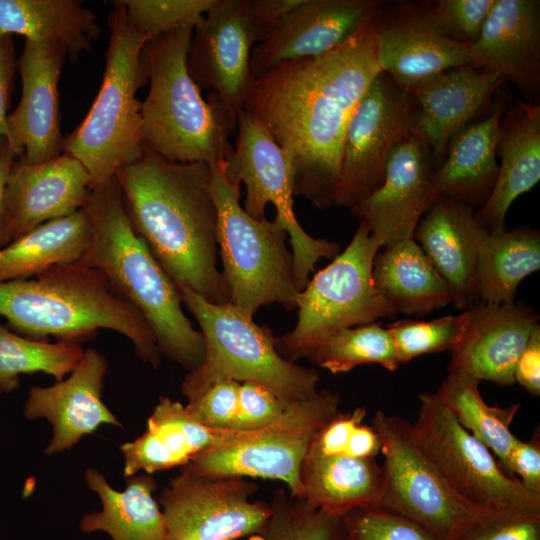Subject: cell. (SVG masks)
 <instances>
[{
    "instance_id": "obj_1",
    "label": "cell",
    "mask_w": 540,
    "mask_h": 540,
    "mask_svg": "<svg viewBox=\"0 0 540 540\" xmlns=\"http://www.w3.org/2000/svg\"><path fill=\"white\" fill-rule=\"evenodd\" d=\"M377 13L338 48L282 62L257 77L243 103L242 110L288 155L293 196L321 209L334 205L349 122L382 73L374 41Z\"/></svg>"
},
{
    "instance_id": "obj_2",
    "label": "cell",
    "mask_w": 540,
    "mask_h": 540,
    "mask_svg": "<svg viewBox=\"0 0 540 540\" xmlns=\"http://www.w3.org/2000/svg\"><path fill=\"white\" fill-rule=\"evenodd\" d=\"M116 178L133 230L175 284L227 303L210 164L174 162L145 148Z\"/></svg>"
},
{
    "instance_id": "obj_3",
    "label": "cell",
    "mask_w": 540,
    "mask_h": 540,
    "mask_svg": "<svg viewBox=\"0 0 540 540\" xmlns=\"http://www.w3.org/2000/svg\"><path fill=\"white\" fill-rule=\"evenodd\" d=\"M83 208L93 236L80 263L100 270L143 316L161 355L189 372L198 368L205 356L203 335L184 313L177 285L133 230L116 176L90 190Z\"/></svg>"
},
{
    "instance_id": "obj_4",
    "label": "cell",
    "mask_w": 540,
    "mask_h": 540,
    "mask_svg": "<svg viewBox=\"0 0 540 540\" xmlns=\"http://www.w3.org/2000/svg\"><path fill=\"white\" fill-rule=\"evenodd\" d=\"M0 316L26 338L81 342L98 330L115 331L137 356L157 367L161 354L143 316L98 269L80 262L55 266L33 278L0 281Z\"/></svg>"
},
{
    "instance_id": "obj_5",
    "label": "cell",
    "mask_w": 540,
    "mask_h": 540,
    "mask_svg": "<svg viewBox=\"0 0 540 540\" xmlns=\"http://www.w3.org/2000/svg\"><path fill=\"white\" fill-rule=\"evenodd\" d=\"M193 29L146 41L141 52L149 92L141 102L144 147L174 162L224 160L237 119L209 92L208 101L191 78L187 54Z\"/></svg>"
},
{
    "instance_id": "obj_6",
    "label": "cell",
    "mask_w": 540,
    "mask_h": 540,
    "mask_svg": "<svg viewBox=\"0 0 540 540\" xmlns=\"http://www.w3.org/2000/svg\"><path fill=\"white\" fill-rule=\"evenodd\" d=\"M113 4L99 92L80 125L64 138L63 146V153L87 170L90 190L107 185L119 169L139 160L145 151L136 92L148 82L141 52L149 37L129 24L122 4Z\"/></svg>"
},
{
    "instance_id": "obj_7",
    "label": "cell",
    "mask_w": 540,
    "mask_h": 540,
    "mask_svg": "<svg viewBox=\"0 0 540 540\" xmlns=\"http://www.w3.org/2000/svg\"><path fill=\"white\" fill-rule=\"evenodd\" d=\"M177 287L205 342L202 364L188 372L181 384L188 401L224 380L262 384L286 402L318 393L317 370L282 357L276 349V336L267 326L256 324L229 302L215 304L186 286Z\"/></svg>"
},
{
    "instance_id": "obj_8",
    "label": "cell",
    "mask_w": 540,
    "mask_h": 540,
    "mask_svg": "<svg viewBox=\"0 0 540 540\" xmlns=\"http://www.w3.org/2000/svg\"><path fill=\"white\" fill-rule=\"evenodd\" d=\"M210 166L218 256L228 302L251 317L272 303L296 309L300 291L294 282L287 231L276 219L250 216L240 204L241 185L226 179L222 161Z\"/></svg>"
},
{
    "instance_id": "obj_9",
    "label": "cell",
    "mask_w": 540,
    "mask_h": 540,
    "mask_svg": "<svg viewBox=\"0 0 540 540\" xmlns=\"http://www.w3.org/2000/svg\"><path fill=\"white\" fill-rule=\"evenodd\" d=\"M379 245L360 221L345 248L298 293L295 327L276 337V349L295 362L335 333L397 313L376 289L372 269Z\"/></svg>"
},
{
    "instance_id": "obj_10",
    "label": "cell",
    "mask_w": 540,
    "mask_h": 540,
    "mask_svg": "<svg viewBox=\"0 0 540 540\" xmlns=\"http://www.w3.org/2000/svg\"><path fill=\"white\" fill-rule=\"evenodd\" d=\"M419 399L413 436L464 503L481 514L540 512V495L508 475L435 393Z\"/></svg>"
},
{
    "instance_id": "obj_11",
    "label": "cell",
    "mask_w": 540,
    "mask_h": 540,
    "mask_svg": "<svg viewBox=\"0 0 540 540\" xmlns=\"http://www.w3.org/2000/svg\"><path fill=\"white\" fill-rule=\"evenodd\" d=\"M371 426L383 455L380 508L417 523L438 540H458L482 514L453 492L414 438L411 423L378 410Z\"/></svg>"
},
{
    "instance_id": "obj_12",
    "label": "cell",
    "mask_w": 540,
    "mask_h": 540,
    "mask_svg": "<svg viewBox=\"0 0 540 540\" xmlns=\"http://www.w3.org/2000/svg\"><path fill=\"white\" fill-rule=\"evenodd\" d=\"M236 128L235 146L222 160L225 177L231 183L245 185L243 208L253 218H264L267 204L275 207V219L289 236L294 282L301 291L317 262L334 259L340 246L313 238L299 224L293 210L291 161L268 130L243 110L237 116Z\"/></svg>"
},
{
    "instance_id": "obj_13",
    "label": "cell",
    "mask_w": 540,
    "mask_h": 540,
    "mask_svg": "<svg viewBox=\"0 0 540 540\" xmlns=\"http://www.w3.org/2000/svg\"><path fill=\"white\" fill-rule=\"evenodd\" d=\"M340 396L318 391L292 402L281 418L262 434L200 454L181 471L200 476H232L283 482L292 497L302 498L300 471L314 435L340 410Z\"/></svg>"
},
{
    "instance_id": "obj_14",
    "label": "cell",
    "mask_w": 540,
    "mask_h": 540,
    "mask_svg": "<svg viewBox=\"0 0 540 540\" xmlns=\"http://www.w3.org/2000/svg\"><path fill=\"white\" fill-rule=\"evenodd\" d=\"M258 491L251 479L181 471L159 497L165 540H241L263 534L272 506L252 500Z\"/></svg>"
},
{
    "instance_id": "obj_15",
    "label": "cell",
    "mask_w": 540,
    "mask_h": 540,
    "mask_svg": "<svg viewBox=\"0 0 540 540\" xmlns=\"http://www.w3.org/2000/svg\"><path fill=\"white\" fill-rule=\"evenodd\" d=\"M417 116L412 96L380 73L349 122L334 205L351 210L381 186L390 152L414 132Z\"/></svg>"
},
{
    "instance_id": "obj_16",
    "label": "cell",
    "mask_w": 540,
    "mask_h": 540,
    "mask_svg": "<svg viewBox=\"0 0 540 540\" xmlns=\"http://www.w3.org/2000/svg\"><path fill=\"white\" fill-rule=\"evenodd\" d=\"M248 0H216L193 29L187 68L200 90L214 93L237 119L254 82L250 70L256 43L248 16Z\"/></svg>"
},
{
    "instance_id": "obj_17",
    "label": "cell",
    "mask_w": 540,
    "mask_h": 540,
    "mask_svg": "<svg viewBox=\"0 0 540 540\" xmlns=\"http://www.w3.org/2000/svg\"><path fill=\"white\" fill-rule=\"evenodd\" d=\"M435 171L427 144L415 132L394 146L381 186L350 210L368 225L380 249L413 238L418 222L438 196Z\"/></svg>"
},
{
    "instance_id": "obj_18",
    "label": "cell",
    "mask_w": 540,
    "mask_h": 540,
    "mask_svg": "<svg viewBox=\"0 0 540 540\" xmlns=\"http://www.w3.org/2000/svg\"><path fill=\"white\" fill-rule=\"evenodd\" d=\"M383 3L379 0H302L252 49L253 78L282 62L318 57L338 48L368 23Z\"/></svg>"
},
{
    "instance_id": "obj_19",
    "label": "cell",
    "mask_w": 540,
    "mask_h": 540,
    "mask_svg": "<svg viewBox=\"0 0 540 540\" xmlns=\"http://www.w3.org/2000/svg\"><path fill=\"white\" fill-rule=\"evenodd\" d=\"M66 57L58 44L25 39L17 63L22 94L7 124L10 145L27 163L40 164L63 154L58 81Z\"/></svg>"
},
{
    "instance_id": "obj_20",
    "label": "cell",
    "mask_w": 540,
    "mask_h": 540,
    "mask_svg": "<svg viewBox=\"0 0 540 540\" xmlns=\"http://www.w3.org/2000/svg\"><path fill=\"white\" fill-rule=\"evenodd\" d=\"M89 192L87 170L66 153L40 164L15 160L5 188L0 248L42 223L82 209Z\"/></svg>"
},
{
    "instance_id": "obj_21",
    "label": "cell",
    "mask_w": 540,
    "mask_h": 540,
    "mask_svg": "<svg viewBox=\"0 0 540 540\" xmlns=\"http://www.w3.org/2000/svg\"><path fill=\"white\" fill-rule=\"evenodd\" d=\"M380 9L374 33L377 61L402 90L449 69L477 67L471 46L441 35L421 3L396 7L385 15Z\"/></svg>"
},
{
    "instance_id": "obj_22",
    "label": "cell",
    "mask_w": 540,
    "mask_h": 540,
    "mask_svg": "<svg viewBox=\"0 0 540 540\" xmlns=\"http://www.w3.org/2000/svg\"><path fill=\"white\" fill-rule=\"evenodd\" d=\"M468 322L459 343L450 351L448 372L468 375L501 386L515 383L514 368L538 314L523 304L476 301L467 308Z\"/></svg>"
},
{
    "instance_id": "obj_23",
    "label": "cell",
    "mask_w": 540,
    "mask_h": 540,
    "mask_svg": "<svg viewBox=\"0 0 540 540\" xmlns=\"http://www.w3.org/2000/svg\"><path fill=\"white\" fill-rule=\"evenodd\" d=\"M107 369L105 357L88 348L67 379L29 390L24 404L25 417L45 418L53 429L45 454L71 449L84 435L93 433L103 424L122 427L102 400Z\"/></svg>"
},
{
    "instance_id": "obj_24",
    "label": "cell",
    "mask_w": 540,
    "mask_h": 540,
    "mask_svg": "<svg viewBox=\"0 0 540 540\" xmlns=\"http://www.w3.org/2000/svg\"><path fill=\"white\" fill-rule=\"evenodd\" d=\"M503 82L497 74L485 69L463 66L404 89L418 106L414 132L427 144L436 170L453 136L488 105Z\"/></svg>"
},
{
    "instance_id": "obj_25",
    "label": "cell",
    "mask_w": 540,
    "mask_h": 540,
    "mask_svg": "<svg viewBox=\"0 0 540 540\" xmlns=\"http://www.w3.org/2000/svg\"><path fill=\"white\" fill-rule=\"evenodd\" d=\"M255 431L218 430L194 420L180 402L162 396L145 431L120 446L125 478L182 467L196 456L257 437Z\"/></svg>"
},
{
    "instance_id": "obj_26",
    "label": "cell",
    "mask_w": 540,
    "mask_h": 540,
    "mask_svg": "<svg viewBox=\"0 0 540 540\" xmlns=\"http://www.w3.org/2000/svg\"><path fill=\"white\" fill-rule=\"evenodd\" d=\"M488 234L472 207L441 195L416 226L413 239L448 284L458 309L478 300L477 264Z\"/></svg>"
},
{
    "instance_id": "obj_27",
    "label": "cell",
    "mask_w": 540,
    "mask_h": 540,
    "mask_svg": "<svg viewBox=\"0 0 540 540\" xmlns=\"http://www.w3.org/2000/svg\"><path fill=\"white\" fill-rule=\"evenodd\" d=\"M471 51L477 67L513 82L534 104L540 87V2L495 0Z\"/></svg>"
},
{
    "instance_id": "obj_28",
    "label": "cell",
    "mask_w": 540,
    "mask_h": 540,
    "mask_svg": "<svg viewBox=\"0 0 540 540\" xmlns=\"http://www.w3.org/2000/svg\"><path fill=\"white\" fill-rule=\"evenodd\" d=\"M500 156L493 190L477 219L489 230L505 229L509 207L540 180V106L516 101V106L500 122L497 142Z\"/></svg>"
},
{
    "instance_id": "obj_29",
    "label": "cell",
    "mask_w": 540,
    "mask_h": 540,
    "mask_svg": "<svg viewBox=\"0 0 540 540\" xmlns=\"http://www.w3.org/2000/svg\"><path fill=\"white\" fill-rule=\"evenodd\" d=\"M502 100L485 119L468 124L450 140L441 165L434 173L437 195L472 208L483 206L495 185L499 164L496 161Z\"/></svg>"
},
{
    "instance_id": "obj_30",
    "label": "cell",
    "mask_w": 540,
    "mask_h": 540,
    "mask_svg": "<svg viewBox=\"0 0 540 540\" xmlns=\"http://www.w3.org/2000/svg\"><path fill=\"white\" fill-rule=\"evenodd\" d=\"M300 480L301 499L335 518L381 506L384 478L376 459L306 454Z\"/></svg>"
},
{
    "instance_id": "obj_31",
    "label": "cell",
    "mask_w": 540,
    "mask_h": 540,
    "mask_svg": "<svg viewBox=\"0 0 540 540\" xmlns=\"http://www.w3.org/2000/svg\"><path fill=\"white\" fill-rule=\"evenodd\" d=\"M88 487L102 503L99 512L85 514L79 524L84 533L103 531L113 540H165L166 525L153 493L157 483L151 474L138 473L126 478V489L117 491L96 469L85 473Z\"/></svg>"
},
{
    "instance_id": "obj_32",
    "label": "cell",
    "mask_w": 540,
    "mask_h": 540,
    "mask_svg": "<svg viewBox=\"0 0 540 540\" xmlns=\"http://www.w3.org/2000/svg\"><path fill=\"white\" fill-rule=\"evenodd\" d=\"M380 250L373 282L396 313L422 316L452 303L448 284L413 238Z\"/></svg>"
},
{
    "instance_id": "obj_33",
    "label": "cell",
    "mask_w": 540,
    "mask_h": 540,
    "mask_svg": "<svg viewBox=\"0 0 540 540\" xmlns=\"http://www.w3.org/2000/svg\"><path fill=\"white\" fill-rule=\"evenodd\" d=\"M92 236L84 208L42 223L0 248V281L30 279L55 266L80 262Z\"/></svg>"
},
{
    "instance_id": "obj_34",
    "label": "cell",
    "mask_w": 540,
    "mask_h": 540,
    "mask_svg": "<svg viewBox=\"0 0 540 540\" xmlns=\"http://www.w3.org/2000/svg\"><path fill=\"white\" fill-rule=\"evenodd\" d=\"M0 32L62 46L76 61L100 35L93 11L76 0H0Z\"/></svg>"
},
{
    "instance_id": "obj_35",
    "label": "cell",
    "mask_w": 540,
    "mask_h": 540,
    "mask_svg": "<svg viewBox=\"0 0 540 540\" xmlns=\"http://www.w3.org/2000/svg\"><path fill=\"white\" fill-rule=\"evenodd\" d=\"M539 268L538 230L519 227L489 232L477 264L478 300L493 304L513 303L520 282Z\"/></svg>"
},
{
    "instance_id": "obj_36",
    "label": "cell",
    "mask_w": 540,
    "mask_h": 540,
    "mask_svg": "<svg viewBox=\"0 0 540 540\" xmlns=\"http://www.w3.org/2000/svg\"><path fill=\"white\" fill-rule=\"evenodd\" d=\"M479 383L468 375L448 372L435 394L458 422L497 457L509 475V456L517 439L510 426L520 405H488L480 394Z\"/></svg>"
},
{
    "instance_id": "obj_37",
    "label": "cell",
    "mask_w": 540,
    "mask_h": 540,
    "mask_svg": "<svg viewBox=\"0 0 540 540\" xmlns=\"http://www.w3.org/2000/svg\"><path fill=\"white\" fill-rule=\"evenodd\" d=\"M84 352L80 343L33 340L0 324V393L17 389L23 374L43 372L60 382L77 367Z\"/></svg>"
},
{
    "instance_id": "obj_38",
    "label": "cell",
    "mask_w": 540,
    "mask_h": 540,
    "mask_svg": "<svg viewBox=\"0 0 540 540\" xmlns=\"http://www.w3.org/2000/svg\"><path fill=\"white\" fill-rule=\"evenodd\" d=\"M306 358L332 374L345 373L364 364H378L389 371L400 365L390 333L375 322L335 333Z\"/></svg>"
},
{
    "instance_id": "obj_39",
    "label": "cell",
    "mask_w": 540,
    "mask_h": 540,
    "mask_svg": "<svg viewBox=\"0 0 540 540\" xmlns=\"http://www.w3.org/2000/svg\"><path fill=\"white\" fill-rule=\"evenodd\" d=\"M270 503L272 514L265 532L248 540H341V518L292 497L288 490H277Z\"/></svg>"
},
{
    "instance_id": "obj_40",
    "label": "cell",
    "mask_w": 540,
    "mask_h": 540,
    "mask_svg": "<svg viewBox=\"0 0 540 540\" xmlns=\"http://www.w3.org/2000/svg\"><path fill=\"white\" fill-rule=\"evenodd\" d=\"M467 322L465 310L430 321L398 320L386 329L394 341L401 365L424 354L451 351L461 340Z\"/></svg>"
},
{
    "instance_id": "obj_41",
    "label": "cell",
    "mask_w": 540,
    "mask_h": 540,
    "mask_svg": "<svg viewBox=\"0 0 540 540\" xmlns=\"http://www.w3.org/2000/svg\"><path fill=\"white\" fill-rule=\"evenodd\" d=\"M216 0H121L129 24L150 38L194 29Z\"/></svg>"
},
{
    "instance_id": "obj_42",
    "label": "cell",
    "mask_w": 540,
    "mask_h": 540,
    "mask_svg": "<svg viewBox=\"0 0 540 540\" xmlns=\"http://www.w3.org/2000/svg\"><path fill=\"white\" fill-rule=\"evenodd\" d=\"M341 540H438L417 523L382 508L356 509L341 518Z\"/></svg>"
},
{
    "instance_id": "obj_43",
    "label": "cell",
    "mask_w": 540,
    "mask_h": 540,
    "mask_svg": "<svg viewBox=\"0 0 540 540\" xmlns=\"http://www.w3.org/2000/svg\"><path fill=\"white\" fill-rule=\"evenodd\" d=\"M495 0H437L422 2L432 26L444 37L472 45L479 37Z\"/></svg>"
},
{
    "instance_id": "obj_44",
    "label": "cell",
    "mask_w": 540,
    "mask_h": 540,
    "mask_svg": "<svg viewBox=\"0 0 540 540\" xmlns=\"http://www.w3.org/2000/svg\"><path fill=\"white\" fill-rule=\"evenodd\" d=\"M240 383L218 382L185 405L188 414L198 423L218 430H235L239 413Z\"/></svg>"
},
{
    "instance_id": "obj_45",
    "label": "cell",
    "mask_w": 540,
    "mask_h": 540,
    "mask_svg": "<svg viewBox=\"0 0 540 540\" xmlns=\"http://www.w3.org/2000/svg\"><path fill=\"white\" fill-rule=\"evenodd\" d=\"M458 540H540V512L482 514Z\"/></svg>"
},
{
    "instance_id": "obj_46",
    "label": "cell",
    "mask_w": 540,
    "mask_h": 540,
    "mask_svg": "<svg viewBox=\"0 0 540 540\" xmlns=\"http://www.w3.org/2000/svg\"><path fill=\"white\" fill-rule=\"evenodd\" d=\"M291 403L282 400L262 384L242 382L235 430L255 431L267 428L281 418Z\"/></svg>"
},
{
    "instance_id": "obj_47",
    "label": "cell",
    "mask_w": 540,
    "mask_h": 540,
    "mask_svg": "<svg viewBox=\"0 0 540 540\" xmlns=\"http://www.w3.org/2000/svg\"><path fill=\"white\" fill-rule=\"evenodd\" d=\"M366 408L339 412L331 418L312 438L307 454L333 456L345 454L348 441L356 426L363 423Z\"/></svg>"
},
{
    "instance_id": "obj_48",
    "label": "cell",
    "mask_w": 540,
    "mask_h": 540,
    "mask_svg": "<svg viewBox=\"0 0 540 540\" xmlns=\"http://www.w3.org/2000/svg\"><path fill=\"white\" fill-rule=\"evenodd\" d=\"M509 475H517L520 483L540 495V441L538 432L529 441L516 439L508 464Z\"/></svg>"
},
{
    "instance_id": "obj_49",
    "label": "cell",
    "mask_w": 540,
    "mask_h": 540,
    "mask_svg": "<svg viewBox=\"0 0 540 540\" xmlns=\"http://www.w3.org/2000/svg\"><path fill=\"white\" fill-rule=\"evenodd\" d=\"M302 0H248L247 16L256 42H262Z\"/></svg>"
},
{
    "instance_id": "obj_50",
    "label": "cell",
    "mask_w": 540,
    "mask_h": 540,
    "mask_svg": "<svg viewBox=\"0 0 540 540\" xmlns=\"http://www.w3.org/2000/svg\"><path fill=\"white\" fill-rule=\"evenodd\" d=\"M16 59L13 36L0 32V137L9 140L8 109L14 89Z\"/></svg>"
},
{
    "instance_id": "obj_51",
    "label": "cell",
    "mask_w": 540,
    "mask_h": 540,
    "mask_svg": "<svg viewBox=\"0 0 540 540\" xmlns=\"http://www.w3.org/2000/svg\"><path fill=\"white\" fill-rule=\"evenodd\" d=\"M514 380L534 396L540 394V326L534 328L514 368Z\"/></svg>"
},
{
    "instance_id": "obj_52",
    "label": "cell",
    "mask_w": 540,
    "mask_h": 540,
    "mask_svg": "<svg viewBox=\"0 0 540 540\" xmlns=\"http://www.w3.org/2000/svg\"><path fill=\"white\" fill-rule=\"evenodd\" d=\"M346 455L361 459H376L381 454V441L371 425L359 424L353 430Z\"/></svg>"
},
{
    "instance_id": "obj_53",
    "label": "cell",
    "mask_w": 540,
    "mask_h": 540,
    "mask_svg": "<svg viewBox=\"0 0 540 540\" xmlns=\"http://www.w3.org/2000/svg\"><path fill=\"white\" fill-rule=\"evenodd\" d=\"M9 141L0 137V235L4 220V194L11 168L17 158Z\"/></svg>"
}]
</instances>
